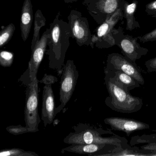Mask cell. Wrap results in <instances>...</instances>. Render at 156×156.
Listing matches in <instances>:
<instances>
[{"label":"cell","instance_id":"1","mask_svg":"<svg viewBox=\"0 0 156 156\" xmlns=\"http://www.w3.org/2000/svg\"><path fill=\"white\" fill-rule=\"evenodd\" d=\"M58 12L50 24L48 46L46 54L48 56L49 67L62 74L66 55L70 46L71 30L68 23L60 17Z\"/></svg>","mask_w":156,"mask_h":156},{"label":"cell","instance_id":"2","mask_svg":"<svg viewBox=\"0 0 156 156\" xmlns=\"http://www.w3.org/2000/svg\"><path fill=\"white\" fill-rule=\"evenodd\" d=\"M105 83L109 96L105 103L108 106L117 112L132 113L142 107V99L133 96L129 92L123 88L114 78L111 73L105 69Z\"/></svg>","mask_w":156,"mask_h":156},{"label":"cell","instance_id":"3","mask_svg":"<svg viewBox=\"0 0 156 156\" xmlns=\"http://www.w3.org/2000/svg\"><path fill=\"white\" fill-rule=\"evenodd\" d=\"M74 132L69 133L64 143L72 144H98L120 147L122 140L118 138L102 137V130L86 123H79L73 127Z\"/></svg>","mask_w":156,"mask_h":156},{"label":"cell","instance_id":"4","mask_svg":"<svg viewBox=\"0 0 156 156\" xmlns=\"http://www.w3.org/2000/svg\"><path fill=\"white\" fill-rule=\"evenodd\" d=\"M23 81L27 86L24 117L26 126L30 132L39 131L41 121L38 112V80L36 76H30L27 71Z\"/></svg>","mask_w":156,"mask_h":156},{"label":"cell","instance_id":"5","mask_svg":"<svg viewBox=\"0 0 156 156\" xmlns=\"http://www.w3.org/2000/svg\"><path fill=\"white\" fill-rule=\"evenodd\" d=\"M123 19L124 12L121 7L105 21L99 24L95 30V33L92 34V42L90 46L92 48L95 45L99 49H105L115 45L113 30L119 21L122 20Z\"/></svg>","mask_w":156,"mask_h":156},{"label":"cell","instance_id":"6","mask_svg":"<svg viewBox=\"0 0 156 156\" xmlns=\"http://www.w3.org/2000/svg\"><path fill=\"white\" fill-rule=\"evenodd\" d=\"M60 83V105L55 109V115L63 109L74 92L79 76V73L73 60H67L63 67Z\"/></svg>","mask_w":156,"mask_h":156},{"label":"cell","instance_id":"7","mask_svg":"<svg viewBox=\"0 0 156 156\" xmlns=\"http://www.w3.org/2000/svg\"><path fill=\"white\" fill-rule=\"evenodd\" d=\"M113 36L115 45L121 49L124 56L133 62L146 55L148 52L147 49L141 47L138 43L137 37L124 34L123 29L121 26L117 29L114 28Z\"/></svg>","mask_w":156,"mask_h":156},{"label":"cell","instance_id":"8","mask_svg":"<svg viewBox=\"0 0 156 156\" xmlns=\"http://www.w3.org/2000/svg\"><path fill=\"white\" fill-rule=\"evenodd\" d=\"M124 0H84L90 16L98 24L105 21L119 9L121 8Z\"/></svg>","mask_w":156,"mask_h":156},{"label":"cell","instance_id":"9","mask_svg":"<svg viewBox=\"0 0 156 156\" xmlns=\"http://www.w3.org/2000/svg\"><path fill=\"white\" fill-rule=\"evenodd\" d=\"M71 30V37L78 46H89L92 42V34L89 29L88 20L83 17L80 12L72 10L67 17Z\"/></svg>","mask_w":156,"mask_h":156},{"label":"cell","instance_id":"10","mask_svg":"<svg viewBox=\"0 0 156 156\" xmlns=\"http://www.w3.org/2000/svg\"><path fill=\"white\" fill-rule=\"evenodd\" d=\"M58 81L55 76L44 75L43 78L40 82L44 84L42 94L41 118L44 126L52 124L56 115L55 113V96L52 84Z\"/></svg>","mask_w":156,"mask_h":156},{"label":"cell","instance_id":"11","mask_svg":"<svg viewBox=\"0 0 156 156\" xmlns=\"http://www.w3.org/2000/svg\"><path fill=\"white\" fill-rule=\"evenodd\" d=\"M106 69L112 72L121 71L132 76L141 85L145 84L144 78L135 62L119 54L113 53L108 55Z\"/></svg>","mask_w":156,"mask_h":156},{"label":"cell","instance_id":"12","mask_svg":"<svg viewBox=\"0 0 156 156\" xmlns=\"http://www.w3.org/2000/svg\"><path fill=\"white\" fill-rule=\"evenodd\" d=\"M50 29H47L41 37L40 41L32 51L27 72L30 76L37 75L41 63L46 53L48 46Z\"/></svg>","mask_w":156,"mask_h":156},{"label":"cell","instance_id":"13","mask_svg":"<svg viewBox=\"0 0 156 156\" xmlns=\"http://www.w3.org/2000/svg\"><path fill=\"white\" fill-rule=\"evenodd\" d=\"M106 124L109 125L115 130L123 131L128 136L134 131L149 128V126L144 122L130 119L109 117L104 120Z\"/></svg>","mask_w":156,"mask_h":156},{"label":"cell","instance_id":"14","mask_svg":"<svg viewBox=\"0 0 156 156\" xmlns=\"http://www.w3.org/2000/svg\"><path fill=\"white\" fill-rule=\"evenodd\" d=\"M33 21V10L31 0H24L21 14L20 29L23 41H27Z\"/></svg>","mask_w":156,"mask_h":156},{"label":"cell","instance_id":"15","mask_svg":"<svg viewBox=\"0 0 156 156\" xmlns=\"http://www.w3.org/2000/svg\"><path fill=\"white\" fill-rule=\"evenodd\" d=\"M138 1L134 0L132 3H129L124 0L122 4V10L124 12V18L126 20V30L130 31L136 28H140L138 22L135 17V13L137 6Z\"/></svg>","mask_w":156,"mask_h":156},{"label":"cell","instance_id":"16","mask_svg":"<svg viewBox=\"0 0 156 156\" xmlns=\"http://www.w3.org/2000/svg\"><path fill=\"white\" fill-rule=\"evenodd\" d=\"M106 146L108 145L98 144H72L63 148L62 153L69 152L76 154H87L89 156L103 149Z\"/></svg>","mask_w":156,"mask_h":156},{"label":"cell","instance_id":"17","mask_svg":"<svg viewBox=\"0 0 156 156\" xmlns=\"http://www.w3.org/2000/svg\"><path fill=\"white\" fill-rule=\"evenodd\" d=\"M108 70V69H107ZM109 71V70H108ZM109 72H110L109 70ZM112 72V71H111ZM114 72L115 75H113L112 73V75L114 76L116 81L126 90L129 92L130 90L140 87L141 85L135 80L133 77L129 75L126 74L125 73L120 71H116Z\"/></svg>","mask_w":156,"mask_h":156},{"label":"cell","instance_id":"18","mask_svg":"<svg viewBox=\"0 0 156 156\" xmlns=\"http://www.w3.org/2000/svg\"><path fill=\"white\" fill-rule=\"evenodd\" d=\"M46 24V19L41 10H37L34 15V28L33 36L32 41L31 49L32 51L35 45L40 41V31L41 29Z\"/></svg>","mask_w":156,"mask_h":156},{"label":"cell","instance_id":"19","mask_svg":"<svg viewBox=\"0 0 156 156\" xmlns=\"http://www.w3.org/2000/svg\"><path fill=\"white\" fill-rule=\"evenodd\" d=\"M15 30V26L13 23H10L6 27H2L0 32V47H3L11 40Z\"/></svg>","mask_w":156,"mask_h":156},{"label":"cell","instance_id":"20","mask_svg":"<svg viewBox=\"0 0 156 156\" xmlns=\"http://www.w3.org/2000/svg\"><path fill=\"white\" fill-rule=\"evenodd\" d=\"M1 156H39L37 153L31 151H27L22 149L12 148L0 151Z\"/></svg>","mask_w":156,"mask_h":156},{"label":"cell","instance_id":"21","mask_svg":"<svg viewBox=\"0 0 156 156\" xmlns=\"http://www.w3.org/2000/svg\"><path fill=\"white\" fill-rule=\"evenodd\" d=\"M14 60V54L11 52L1 51L0 53V64L3 67H9Z\"/></svg>","mask_w":156,"mask_h":156},{"label":"cell","instance_id":"22","mask_svg":"<svg viewBox=\"0 0 156 156\" xmlns=\"http://www.w3.org/2000/svg\"><path fill=\"white\" fill-rule=\"evenodd\" d=\"M6 130L11 134L14 135H21L26 133H30V131L27 127H23L20 125L18 126H11L6 128Z\"/></svg>","mask_w":156,"mask_h":156},{"label":"cell","instance_id":"23","mask_svg":"<svg viewBox=\"0 0 156 156\" xmlns=\"http://www.w3.org/2000/svg\"><path fill=\"white\" fill-rule=\"evenodd\" d=\"M137 38L140 42L143 43L148 42L156 41V28L145 35L138 36Z\"/></svg>","mask_w":156,"mask_h":156},{"label":"cell","instance_id":"24","mask_svg":"<svg viewBox=\"0 0 156 156\" xmlns=\"http://www.w3.org/2000/svg\"><path fill=\"white\" fill-rule=\"evenodd\" d=\"M145 12L148 15L156 19V0H154L145 6Z\"/></svg>","mask_w":156,"mask_h":156},{"label":"cell","instance_id":"25","mask_svg":"<svg viewBox=\"0 0 156 156\" xmlns=\"http://www.w3.org/2000/svg\"><path fill=\"white\" fill-rule=\"evenodd\" d=\"M147 154H141L139 152H135L132 150H125L117 153H111L108 156H147Z\"/></svg>","mask_w":156,"mask_h":156},{"label":"cell","instance_id":"26","mask_svg":"<svg viewBox=\"0 0 156 156\" xmlns=\"http://www.w3.org/2000/svg\"><path fill=\"white\" fill-rule=\"evenodd\" d=\"M145 65L148 72H156V57L147 61Z\"/></svg>","mask_w":156,"mask_h":156},{"label":"cell","instance_id":"27","mask_svg":"<svg viewBox=\"0 0 156 156\" xmlns=\"http://www.w3.org/2000/svg\"><path fill=\"white\" fill-rule=\"evenodd\" d=\"M143 149L149 151L151 153L150 156H156V143H151L143 147Z\"/></svg>","mask_w":156,"mask_h":156},{"label":"cell","instance_id":"28","mask_svg":"<svg viewBox=\"0 0 156 156\" xmlns=\"http://www.w3.org/2000/svg\"><path fill=\"white\" fill-rule=\"evenodd\" d=\"M78 0H64V1L66 4H68V3H72L73 2H76L78 1Z\"/></svg>","mask_w":156,"mask_h":156}]
</instances>
